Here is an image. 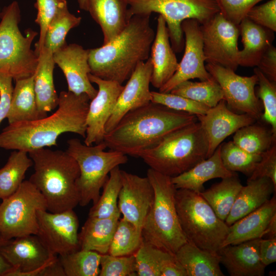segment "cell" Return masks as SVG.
I'll list each match as a JSON object with an SVG mask.
<instances>
[{
  "label": "cell",
  "mask_w": 276,
  "mask_h": 276,
  "mask_svg": "<svg viewBox=\"0 0 276 276\" xmlns=\"http://www.w3.org/2000/svg\"><path fill=\"white\" fill-rule=\"evenodd\" d=\"M57 109L37 120L9 124L0 133V148L27 152L57 146L62 134L72 132L85 138L90 100L85 94L62 91Z\"/></svg>",
  "instance_id": "6da1fadb"
},
{
  "label": "cell",
  "mask_w": 276,
  "mask_h": 276,
  "mask_svg": "<svg viewBox=\"0 0 276 276\" xmlns=\"http://www.w3.org/2000/svg\"><path fill=\"white\" fill-rule=\"evenodd\" d=\"M197 121L195 115L151 102L124 116L105 133L103 142L111 150L136 156L169 133Z\"/></svg>",
  "instance_id": "7a4b0ae2"
},
{
  "label": "cell",
  "mask_w": 276,
  "mask_h": 276,
  "mask_svg": "<svg viewBox=\"0 0 276 276\" xmlns=\"http://www.w3.org/2000/svg\"><path fill=\"white\" fill-rule=\"evenodd\" d=\"M155 35L150 15L132 16L116 37L100 47L89 49L90 74L122 84L140 62L149 58Z\"/></svg>",
  "instance_id": "3957f363"
},
{
  "label": "cell",
  "mask_w": 276,
  "mask_h": 276,
  "mask_svg": "<svg viewBox=\"0 0 276 276\" xmlns=\"http://www.w3.org/2000/svg\"><path fill=\"white\" fill-rule=\"evenodd\" d=\"M28 155L34 170L29 180L43 195L47 211L61 212L79 204L77 182L80 170L66 151L43 148L29 151Z\"/></svg>",
  "instance_id": "277c9868"
},
{
  "label": "cell",
  "mask_w": 276,
  "mask_h": 276,
  "mask_svg": "<svg viewBox=\"0 0 276 276\" xmlns=\"http://www.w3.org/2000/svg\"><path fill=\"white\" fill-rule=\"evenodd\" d=\"M208 150L206 137L197 121L169 133L136 156L150 168L172 177L207 158Z\"/></svg>",
  "instance_id": "5b68a950"
},
{
  "label": "cell",
  "mask_w": 276,
  "mask_h": 276,
  "mask_svg": "<svg viewBox=\"0 0 276 276\" xmlns=\"http://www.w3.org/2000/svg\"><path fill=\"white\" fill-rule=\"evenodd\" d=\"M147 177L153 189L154 200L142 228L143 240L174 255L187 241L176 208L177 189L171 177L151 168L147 170Z\"/></svg>",
  "instance_id": "8992f818"
},
{
  "label": "cell",
  "mask_w": 276,
  "mask_h": 276,
  "mask_svg": "<svg viewBox=\"0 0 276 276\" xmlns=\"http://www.w3.org/2000/svg\"><path fill=\"white\" fill-rule=\"evenodd\" d=\"M179 222L187 241L199 248L218 252L229 230L200 195L179 189L175 193Z\"/></svg>",
  "instance_id": "52a82bcc"
},
{
  "label": "cell",
  "mask_w": 276,
  "mask_h": 276,
  "mask_svg": "<svg viewBox=\"0 0 276 276\" xmlns=\"http://www.w3.org/2000/svg\"><path fill=\"white\" fill-rule=\"evenodd\" d=\"M0 73L15 81L34 75L38 63V55L31 48L37 33L31 29L25 35L19 29L20 10L13 1L0 13Z\"/></svg>",
  "instance_id": "ba28073f"
},
{
  "label": "cell",
  "mask_w": 276,
  "mask_h": 276,
  "mask_svg": "<svg viewBox=\"0 0 276 276\" xmlns=\"http://www.w3.org/2000/svg\"><path fill=\"white\" fill-rule=\"evenodd\" d=\"M66 150L77 162L80 175L77 186L79 195V204L85 206L90 202L94 204L100 196V190L115 167L126 164V155L116 151H105L104 142L95 146L82 144L73 138L67 141Z\"/></svg>",
  "instance_id": "9c48e42d"
},
{
  "label": "cell",
  "mask_w": 276,
  "mask_h": 276,
  "mask_svg": "<svg viewBox=\"0 0 276 276\" xmlns=\"http://www.w3.org/2000/svg\"><path fill=\"white\" fill-rule=\"evenodd\" d=\"M128 20L134 15L157 13L163 16L168 29L170 41L175 53L185 48L182 22L195 19L203 24L219 12L216 0H125Z\"/></svg>",
  "instance_id": "30bf717a"
},
{
  "label": "cell",
  "mask_w": 276,
  "mask_h": 276,
  "mask_svg": "<svg viewBox=\"0 0 276 276\" xmlns=\"http://www.w3.org/2000/svg\"><path fill=\"white\" fill-rule=\"evenodd\" d=\"M47 210L46 200L29 180H24L11 195L0 204V234L6 240L36 235L37 212Z\"/></svg>",
  "instance_id": "8fae6325"
},
{
  "label": "cell",
  "mask_w": 276,
  "mask_h": 276,
  "mask_svg": "<svg viewBox=\"0 0 276 276\" xmlns=\"http://www.w3.org/2000/svg\"><path fill=\"white\" fill-rule=\"evenodd\" d=\"M205 62L236 72L239 65V25L227 20L220 13L200 25Z\"/></svg>",
  "instance_id": "7c38bea8"
},
{
  "label": "cell",
  "mask_w": 276,
  "mask_h": 276,
  "mask_svg": "<svg viewBox=\"0 0 276 276\" xmlns=\"http://www.w3.org/2000/svg\"><path fill=\"white\" fill-rule=\"evenodd\" d=\"M205 68L220 86L228 107L248 114L256 120L261 117V103L255 92L258 78L241 76L232 70L221 65L207 63Z\"/></svg>",
  "instance_id": "4fadbf2b"
},
{
  "label": "cell",
  "mask_w": 276,
  "mask_h": 276,
  "mask_svg": "<svg viewBox=\"0 0 276 276\" xmlns=\"http://www.w3.org/2000/svg\"><path fill=\"white\" fill-rule=\"evenodd\" d=\"M37 235L53 255L61 256L80 249L79 220L73 209L52 213L37 212Z\"/></svg>",
  "instance_id": "5bb4252c"
},
{
  "label": "cell",
  "mask_w": 276,
  "mask_h": 276,
  "mask_svg": "<svg viewBox=\"0 0 276 276\" xmlns=\"http://www.w3.org/2000/svg\"><path fill=\"white\" fill-rule=\"evenodd\" d=\"M185 35V52L177 70L173 76L159 89L162 93H169L180 83L197 78L200 81L212 76L205 68V57L200 24L195 19H187L181 25Z\"/></svg>",
  "instance_id": "9a60e30c"
},
{
  "label": "cell",
  "mask_w": 276,
  "mask_h": 276,
  "mask_svg": "<svg viewBox=\"0 0 276 276\" xmlns=\"http://www.w3.org/2000/svg\"><path fill=\"white\" fill-rule=\"evenodd\" d=\"M0 253L12 266L6 276H35L37 269L57 256L52 254L36 235L8 240L0 246Z\"/></svg>",
  "instance_id": "2e32d148"
},
{
  "label": "cell",
  "mask_w": 276,
  "mask_h": 276,
  "mask_svg": "<svg viewBox=\"0 0 276 276\" xmlns=\"http://www.w3.org/2000/svg\"><path fill=\"white\" fill-rule=\"evenodd\" d=\"M91 83L98 86L96 96L89 102L86 119V135L84 143L87 145L103 142L105 125L110 117L124 86L117 82L106 80L89 73Z\"/></svg>",
  "instance_id": "e0dca14e"
},
{
  "label": "cell",
  "mask_w": 276,
  "mask_h": 276,
  "mask_svg": "<svg viewBox=\"0 0 276 276\" xmlns=\"http://www.w3.org/2000/svg\"><path fill=\"white\" fill-rule=\"evenodd\" d=\"M122 187L118 206L123 217L142 231L153 203L154 191L148 178L121 170Z\"/></svg>",
  "instance_id": "ac0fdd59"
},
{
  "label": "cell",
  "mask_w": 276,
  "mask_h": 276,
  "mask_svg": "<svg viewBox=\"0 0 276 276\" xmlns=\"http://www.w3.org/2000/svg\"><path fill=\"white\" fill-rule=\"evenodd\" d=\"M150 57L136 66L121 93L105 130L110 131L127 113L151 102L150 84L152 73Z\"/></svg>",
  "instance_id": "d6986e66"
},
{
  "label": "cell",
  "mask_w": 276,
  "mask_h": 276,
  "mask_svg": "<svg viewBox=\"0 0 276 276\" xmlns=\"http://www.w3.org/2000/svg\"><path fill=\"white\" fill-rule=\"evenodd\" d=\"M197 117L208 141L207 158L227 137L240 128L253 124L256 120L248 114H238L232 111L224 99L215 106L210 108L204 115Z\"/></svg>",
  "instance_id": "ffe728a7"
},
{
  "label": "cell",
  "mask_w": 276,
  "mask_h": 276,
  "mask_svg": "<svg viewBox=\"0 0 276 276\" xmlns=\"http://www.w3.org/2000/svg\"><path fill=\"white\" fill-rule=\"evenodd\" d=\"M53 60L63 72L68 91L76 95L85 94L91 100L97 95L88 75L91 70L88 63L89 49L76 43L65 44L53 53Z\"/></svg>",
  "instance_id": "44dd1931"
},
{
  "label": "cell",
  "mask_w": 276,
  "mask_h": 276,
  "mask_svg": "<svg viewBox=\"0 0 276 276\" xmlns=\"http://www.w3.org/2000/svg\"><path fill=\"white\" fill-rule=\"evenodd\" d=\"M261 238L221 247L218 253L222 263L231 276H263L266 266L261 261Z\"/></svg>",
  "instance_id": "7402d4cb"
},
{
  "label": "cell",
  "mask_w": 276,
  "mask_h": 276,
  "mask_svg": "<svg viewBox=\"0 0 276 276\" xmlns=\"http://www.w3.org/2000/svg\"><path fill=\"white\" fill-rule=\"evenodd\" d=\"M149 57L153 66L151 84L159 89L173 76L179 65L170 43L166 21L160 15L157 19L156 31Z\"/></svg>",
  "instance_id": "603a6c76"
},
{
  "label": "cell",
  "mask_w": 276,
  "mask_h": 276,
  "mask_svg": "<svg viewBox=\"0 0 276 276\" xmlns=\"http://www.w3.org/2000/svg\"><path fill=\"white\" fill-rule=\"evenodd\" d=\"M275 214L276 197L274 194L261 206L229 226L228 233L221 247L262 238L270 220Z\"/></svg>",
  "instance_id": "cb8c5ba5"
},
{
  "label": "cell",
  "mask_w": 276,
  "mask_h": 276,
  "mask_svg": "<svg viewBox=\"0 0 276 276\" xmlns=\"http://www.w3.org/2000/svg\"><path fill=\"white\" fill-rule=\"evenodd\" d=\"M221 145L208 158L197 163L187 171L171 177L175 188L189 190L199 194L203 191V184L208 180L237 175L224 167L220 154Z\"/></svg>",
  "instance_id": "d4e9b609"
},
{
  "label": "cell",
  "mask_w": 276,
  "mask_h": 276,
  "mask_svg": "<svg viewBox=\"0 0 276 276\" xmlns=\"http://www.w3.org/2000/svg\"><path fill=\"white\" fill-rule=\"evenodd\" d=\"M128 7L125 0H88L87 11L102 30L103 44L124 29L129 21Z\"/></svg>",
  "instance_id": "484cf974"
},
{
  "label": "cell",
  "mask_w": 276,
  "mask_h": 276,
  "mask_svg": "<svg viewBox=\"0 0 276 276\" xmlns=\"http://www.w3.org/2000/svg\"><path fill=\"white\" fill-rule=\"evenodd\" d=\"M239 28L243 48L238 52V65L256 67L262 56L272 45L274 32L246 17L241 21Z\"/></svg>",
  "instance_id": "4316f807"
},
{
  "label": "cell",
  "mask_w": 276,
  "mask_h": 276,
  "mask_svg": "<svg viewBox=\"0 0 276 276\" xmlns=\"http://www.w3.org/2000/svg\"><path fill=\"white\" fill-rule=\"evenodd\" d=\"M55 64L53 52L43 47L39 53L38 63L34 74V90L38 109L44 117L57 108L59 102L53 80Z\"/></svg>",
  "instance_id": "83f0119b"
},
{
  "label": "cell",
  "mask_w": 276,
  "mask_h": 276,
  "mask_svg": "<svg viewBox=\"0 0 276 276\" xmlns=\"http://www.w3.org/2000/svg\"><path fill=\"white\" fill-rule=\"evenodd\" d=\"M275 192L276 188L267 177L248 179L247 185L240 190L225 222L230 226L261 206Z\"/></svg>",
  "instance_id": "f1b7e54d"
},
{
  "label": "cell",
  "mask_w": 276,
  "mask_h": 276,
  "mask_svg": "<svg viewBox=\"0 0 276 276\" xmlns=\"http://www.w3.org/2000/svg\"><path fill=\"white\" fill-rule=\"evenodd\" d=\"M120 216L119 212L108 218L88 217L79 233L80 249L108 254Z\"/></svg>",
  "instance_id": "f546056e"
},
{
  "label": "cell",
  "mask_w": 276,
  "mask_h": 276,
  "mask_svg": "<svg viewBox=\"0 0 276 276\" xmlns=\"http://www.w3.org/2000/svg\"><path fill=\"white\" fill-rule=\"evenodd\" d=\"M187 276H224L218 252L199 248L187 241L174 255Z\"/></svg>",
  "instance_id": "4dcf8cb0"
},
{
  "label": "cell",
  "mask_w": 276,
  "mask_h": 276,
  "mask_svg": "<svg viewBox=\"0 0 276 276\" xmlns=\"http://www.w3.org/2000/svg\"><path fill=\"white\" fill-rule=\"evenodd\" d=\"M45 117L37 107L34 90V75L15 80L7 117L9 124L33 121Z\"/></svg>",
  "instance_id": "1f68e13d"
},
{
  "label": "cell",
  "mask_w": 276,
  "mask_h": 276,
  "mask_svg": "<svg viewBox=\"0 0 276 276\" xmlns=\"http://www.w3.org/2000/svg\"><path fill=\"white\" fill-rule=\"evenodd\" d=\"M242 187L236 175L222 179L220 182L199 194L218 218L225 221Z\"/></svg>",
  "instance_id": "d6a6232c"
},
{
  "label": "cell",
  "mask_w": 276,
  "mask_h": 276,
  "mask_svg": "<svg viewBox=\"0 0 276 276\" xmlns=\"http://www.w3.org/2000/svg\"><path fill=\"white\" fill-rule=\"evenodd\" d=\"M33 162L28 153L14 150L6 164L0 169V197L4 199L13 194L24 181L25 174Z\"/></svg>",
  "instance_id": "836d02e7"
},
{
  "label": "cell",
  "mask_w": 276,
  "mask_h": 276,
  "mask_svg": "<svg viewBox=\"0 0 276 276\" xmlns=\"http://www.w3.org/2000/svg\"><path fill=\"white\" fill-rule=\"evenodd\" d=\"M170 93L200 103L209 108L215 106L221 100H224L220 86L212 77L200 82L183 81Z\"/></svg>",
  "instance_id": "e575fe53"
},
{
  "label": "cell",
  "mask_w": 276,
  "mask_h": 276,
  "mask_svg": "<svg viewBox=\"0 0 276 276\" xmlns=\"http://www.w3.org/2000/svg\"><path fill=\"white\" fill-rule=\"evenodd\" d=\"M233 143L246 152L261 155L276 142L271 130L257 124L244 126L235 133Z\"/></svg>",
  "instance_id": "d590c367"
},
{
  "label": "cell",
  "mask_w": 276,
  "mask_h": 276,
  "mask_svg": "<svg viewBox=\"0 0 276 276\" xmlns=\"http://www.w3.org/2000/svg\"><path fill=\"white\" fill-rule=\"evenodd\" d=\"M65 276H98L100 273L101 254L79 249L58 256Z\"/></svg>",
  "instance_id": "8d00e7d4"
},
{
  "label": "cell",
  "mask_w": 276,
  "mask_h": 276,
  "mask_svg": "<svg viewBox=\"0 0 276 276\" xmlns=\"http://www.w3.org/2000/svg\"><path fill=\"white\" fill-rule=\"evenodd\" d=\"M121 187V169L117 166L110 172L103 186V192L90 208L88 217L108 218L120 212L118 201Z\"/></svg>",
  "instance_id": "74e56055"
},
{
  "label": "cell",
  "mask_w": 276,
  "mask_h": 276,
  "mask_svg": "<svg viewBox=\"0 0 276 276\" xmlns=\"http://www.w3.org/2000/svg\"><path fill=\"white\" fill-rule=\"evenodd\" d=\"M81 17L70 12L67 5L56 14L48 27L44 45L54 53L65 44V37L69 31L79 25Z\"/></svg>",
  "instance_id": "f35d334b"
},
{
  "label": "cell",
  "mask_w": 276,
  "mask_h": 276,
  "mask_svg": "<svg viewBox=\"0 0 276 276\" xmlns=\"http://www.w3.org/2000/svg\"><path fill=\"white\" fill-rule=\"evenodd\" d=\"M134 255L138 276H160L162 267L175 257L144 240Z\"/></svg>",
  "instance_id": "ab89813d"
},
{
  "label": "cell",
  "mask_w": 276,
  "mask_h": 276,
  "mask_svg": "<svg viewBox=\"0 0 276 276\" xmlns=\"http://www.w3.org/2000/svg\"><path fill=\"white\" fill-rule=\"evenodd\" d=\"M143 241L142 231L122 217L119 220L108 254L114 256L134 254Z\"/></svg>",
  "instance_id": "60d3db41"
},
{
  "label": "cell",
  "mask_w": 276,
  "mask_h": 276,
  "mask_svg": "<svg viewBox=\"0 0 276 276\" xmlns=\"http://www.w3.org/2000/svg\"><path fill=\"white\" fill-rule=\"evenodd\" d=\"M221 157L224 167L232 172H239L249 177L261 155L252 154L241 149L233 141L222 144Z\"/></svg>",
  "instance_id": "b9f144b4"
},
{
  "label": "cell",
  "mask_w": 276,
  "mask_h": 276,
  "mask_svg": "<svg viewBox=\"0 0 276 276\" xmlns=\"http://www.w3.org/2000/svg\"><path fill=\"white\" fill-rule=\"evenodd\" d=\"M254 72L259 85L256 95L263 105L261 117L271 126V131L276 136V82L269 80L257 67L254 68Z\"/></svg>",
  "instance_id": "7bdbcfd3"
},
{
  "label": "cell",
  "mask_w": 276,
  "mask_h": 276,
  "mask_svg": "<svg viewBox=\"0 0 276 276\" xmlns=\"http://www.w3.org/2000/svg\"><path fill=\"white\" fill-rule=\"evenodd\" d=\"M151 101L171 109L196 116L204 115L210 108L205 105L171 93L151 91Z\"/></svg>",
  "instance_id": "ee69618b"
},
{
  "label": "cell",
  "mask_w": 276,
  "mask_h": 276,
  "mask_svg": "<svg viewBox=\"0 0 276 276\" xmlns=\"http://www.w3.org/2000/svg\"><path fill=\"white\" fill-rule=\"evenodd\" d=\"M99 276H136L134 254L114 256L101 255Z\"/></svg>",
  "instance_id": "f6af8a7d"
},
{
  "label": "cell",
  "mask_w": 276,
  "mask_h": 276,
  "mask_svg": "<svg viewBox=\"0 0 276 276\" xmlns=\"http://www.w3.org/2000/svg\"><path fill=\"white\" fill-rule=\"evenodd\" d=\"M66 5V0H36L34 4V7L37 10L35 22L40 27L39 38L35 50L38 55L43 47L44 37L49 24L58 11Z\"/></svg>",
  "instance_id": "bcb514c9"
},
{
  "label": "cell",
  "mask_w": 276,
  "mask_h": 276,
  "mask_svg": "<svg viewBox=\"0 0 276 276\" xmlns=\"http://www.w3.org/2000/svg\"><path fill=\"white\" fill-rule=\"evenodd\" d=\"M263 0H216L220 13L227 20L239 25L247 13Z\"/></svg>",
  "instance_id": "7dc6e473"
},
{
  "label": "cell",
  "mask_w": 276,
  "mask_h": 276,
  "mask_svg": "<svg viewBox=\"0 0 276 276\" xmlns=\"http://www.w3.org/2000/svg\"><path fill=\"white\" fill-rule=\"evenodd\" d=\"M253 22L276 31V0L269 1L259 6H255L247 13L246 16Z\"/></svg>",
  "instance_id": "c3c4849f"
},
{
  "label": "cell",
  "mask_w": 276,
  "mask_h": 276,
  "mask_svg": "<svg viewBox=\"0 0 276 276\" xmlns=\"http://www.w3.org/2000/svg\"><path fill=\"white\" fill-rule=\"evenodd\" d=\"M261 177L270 179L276 188V143L261 154L260 161L248 179Z\"/></svg>",
  "instance_id": "681fc988"
},
{
  "label": "cell",
  "mask_w": 276,
  "mask_h": 276,
  "mask_svg": "<svg viewBox=\"0 0 276 276\" xmlns=\"http://www.w3.org/2000/svg\"><path fill=\"white\" fill-rule=\"evenodd\" d=\"M13 78L0 73V124L7 118L12 100Z\"/></svg>",
  "instance_id": "f907efd6"
},
{
  "label": "cell",
  "mask_w": 276,
  "mask_h": 276,
  "mask_svg": "<svg viewBox=\"0 0 276 276\" xmlns=\"http://www.w3.org/2000/svg\"><path fill=\"white\" fill-rule=\"evenodd\" d=\"M269 80L276 82V48L271 45L261 57L256 66Z\"/></svg>",
  "instance_id": "816d5d0a"
},
{
  "label": "cell",
  "mask_w": 276,
  "mask_h": 276,
  "mask_svg": "<svg viewBox=\"0 0 276 276\" xmlns=\"http://www.w3.org/2000/svg\"><path fill=\"white\" fill-rule=\"evenodd\" d=\"M259 256L261 261L266 267L276 261V238L260 239Z\"/></svg>",
  "instance_id": "f5cc1de1"
},
{
  "label": "cell",
  "mask_w": 276,
  "mask_h": 276,
  "mask_svg": "<svg viewBox=\"0 0 276 276\" xmlns=\"http://www.w3.org/2000/svg\"><path fill=\"white\" fill-rule=\"evenodd\" d=\"M160 276H187V274L185 269L174 257L162 267Z\"/></svg>",
  "instance_id": "db71d44e"
},
{
  "label": "cell",
  "mask_w": 276,
  "mask_h": 276,
  "mask_svg": "<svg viewBox=\"0 0 276 276\" xmlns=\"http://www.w3.org/2000/svg\"><path fill=\"white\" fill-rule=\"evenodd\" d=\"M267 238H276V214L273 216L268 224L264 233V236Z\"/></svg>",
  "instance_id": "11a10c76"
},
{
  "label": "cell",
  "mask_w": 276,
  "mask_h": 276,
  "mask_svg": "<svg viewBox=\"0 0 276 276\" xmlns=\"http://www.w3.org/2000/svg\"><path fill=\"white\" fill-rule=\"evenodd\" d=\"M12 269V266L0 253V276H6Z\"/></svg>",
  "instance_id": "9f6ffc18"
},
{
  "label": "cell",
  "mask_w": 276,
  "mask_h": 276,
  "mask_svg": "<svg viewBox=\"0 0 276 276\" xmlns=\"http://www.w3.org/2000/svg\"><path fill=\"white\" fill-rule=\"evenodd\" d=\"M79 8L87 11L88 9V0H77Z\"/></svg>",
  "instance_id": "6f0895ef"
},
{
  "label": "cell",
  "mask_w": 276,
  "mask_h": 276,
  "mask_svg": "<svg viewBox=\"0 0 276 276\" xmlns=\"http://www.w3.org/2000/svg\"><path fill=\"white\" fill-rule=\"evenodd\" d=\"M7 241L4 239L0 234V246L5 243Z\"/></svg>",
  "instance_id": "680465c9"
},
{
  "label": "cell",
  "mask_w": 276,
  "mask_h": 276,
  "mask_svg": "<svg viewBox=\"0 0 276 276\" xmlns=\"http://www.w3.org/2000/svg\"><path fill=\"white\" fill-rule=\"evenodd\" d=\"M0 199H1V197H0Z\"/></svg>",
  "instance_id": "91938a15"
}]
</instances>
